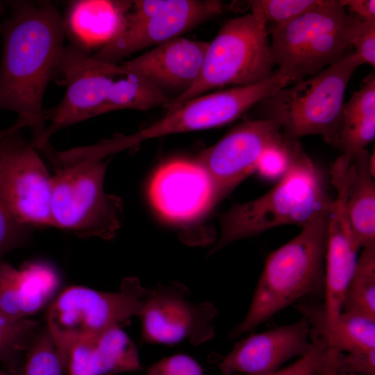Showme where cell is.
Returning a JSON list of instances; mask_svg holds the SVG:
<instances>
[{"mask_svg":"<svg viewBox=\"0 0 375 375\" xmlns=\"http://www.w3.org/2000/svg\"><path fill=\"white\" fill-rule=\"evenodd\" d=\"M350 44L355 48V52L364 64L367 63L374 67L375 20H365L356 17Z\"/></svg>","mask_w":375,"mask_h":375,"instance_id":"cell-33","label":"cell"},{"mask_svg":"<svg viewBox=\"0 0 375 375\" xmlns=\"http://www.w3.org/2000/svg\"><path fill=\"white\" fill-rule=\"evenodd\" d=\"M190 289L177 282L148 288L138 317L144 343L172 345L188 341L198 346L212 340L215 331L216 306L209 301L190 299Z\"/></svg>","mask_w":375,"mask_h":375,"instance_id":"cell-11","label":"cell"},{"mask_svg":"<svg viewBox=\"0 0 375 375\" xmlns=\"http://www.w3.org/2000/svg\"><path fill=\"white\" fill-rule=\"evenodd\" d=\"M288 84L287 78L275 71L269 78L256 84L200 95L168 110L162 118L135 133L108 140V147L113 153L146 140L224 126Z\"/></svg>","mask_w":375,"mask_h":375,"instance_id":"cell-9","label":"cell"},{"mask_svg":"<svg viewBox=\"0 0 375 375\" xmlns=\"http://www.w3.org/2000/svg\"><path fill=\"white\" fill-rule=\"evenodd\" d=\"M339 369L349 375H375V349L343 353Z\"/></svg>","mask_w":375,"mask_h":375,"instance_id":"cell-36","label":"cell"},{"mask_svg":"<svg viewBox=\"0 0 375 375\" xmlns=\"http://www.w3.org/2000/svg\"><path fill=\"white\" fill-rule=\"evenodd\" d=\"M274 65L264 19L252 11L229 19L208 42L197 81L164 108L173 109L215 88L264 81L274 73Z\"/></svg>","mask_w":375,"mask_h":375,"instance_id":"cell-7","label":"cell"},{"mask_svg":"<svg viewBox=\"0 0 375 375\" xmlns=\"http://www.w3.org/2000/svg\"><path fill=\"white\" fill-rule=\"evenodd\" d=\"M225 8L220 1L171 0L164 10L149 18L133 19L126 15L121 31L92 56L117 64L135 52L180 37Z\"/></svg>","mask_w":375,"mask_h":375,"instance_id":"cell-15","label":"cell"},{"mask_svg":"<svg viewBox=\"0 0 375 375\" xmlns=\"http://www.w3.org/2000/svg\"><path fill=\"white\" fill-rule=\"evenodd\" d=\"M297 308L308 322L311 333L328 349L340 353L375 349V319L342 311L334 321L327 323L323 305L301 303Z\"/></svg>","mask_w":375,"mask_h":375,"instance_id":"cell-20","label":"cell"},{"mask_svg":"<svg viewBox=\"0 0 375 375\" xmlns=\"http://www.w3.org/2000/svg\"><path fill=\"white\" fill-rule=\"evenodd\" d=\"M362 64L355 51H348L316 74L281 89L262 101L267 117L279 121L285 139L319 135L335 147L346 89Z\"/></svg>","mask_w":375,"mask_h":375,"instance_id":"cell-5","label":"cell"},{"mask_svg":"<svg viewBox=\"0 0 375 375\" xmlns=\"http://www.w3.org/2000/svg\"><path fill=\"white\" fill-rule=\"evenodd\" d=\"M66 361L47 328L41 329L27 351L22 375H62Z\"/></svg>","mask_w":375,"mask_h":375,"instance_id":"cell-26","label":"cell"},{"mask_svg":"<svg viewBox=\"0 0 375 375\" xmlns=\"http://www.w3.org/2000/svg\"><path fill=\"white\" fill-rule=\"evenodd\" d=\"M328 212L313 219L267 256L249 308L229 332L230 339L253 330L306 296L324 292Z\"/></svg>","mask_w":375,"mask_h":375,"instance_id":"cell-2","label":"cell"},{"mask_svg":"<svg viewBox=\"0 0 375 375\" xmlns=\"http://www.w3.org/2000/svg\"><path fill=\"white\" fill-rule=\"evenodd\" d=\"M283 139L279 121L267 117L238 124L203 150L197 161L211 178L216 203L256 172L258 161L268 147Z\"/></svg>","mask_w":375,"mask_h":375,"instance_id":"cell-12","label":"cell"},{"mask_svg":"<svg viewBox=\"0 0 375 375\" xmlns=\"http://www.w3.org/2000/svg\"><path fill=\"white\" fill-rule=\"evenodd\" d=\"M312 347L305 356L289 366L265 375H316L325 370L339 352L328 349L317 336L311 334Z\"/></svg>","mask_w":375,"mask_h":375,"instance_id":"cell-30","label":"cell"},{"mask_svg":"<svg viewBox=\"0 0 375 375\" xmlns=\"http://www.w3.org/2000/svg\"><path fill=\"white\" fill-rule=\"evenodd\" d=\"M332 200L317 167L295 140L290 165L276 185L261 197L235 204L222 215L220 235L210 254L277 226L302 228L328 212Z\"/></svg>","mask_w":375,"mask_h":375,"instance_id":"cell-3","label":"cell"},{"mask_svg":"<svg viewBox=\"0 0 375 375\" xmlns=\"http://www.w3.org/2000/svg\"><path fill=\"white\" fill-rule=\"evenodd\" d=\"M94 340L78 342L70 348L66 362L68 375H95L92 362Z\"/></svg>","mask_w":375,"mask_h":375,"instance_id":"cell-35","label":"cell"},{"mask_svg":"<svg viewBox=\"0 0 375 375\" xmlns=\"http://www.w3.org/2000/svg\"><path fill=\"white\" fill-rule=\"evenodd\" d=\"M365 149L350 158L347 210L360 249L375 244V183Z\"/></svg>","mask_w":375,"mask_h":375,"instance_id":"cell-21","label":"cell"},{"mask_svg":"<svg viewBox=\"0 0 375 375\" xmlns=\"http://www.w3.org/2000/svg\"><path fill=\"white\" fill-rule=\"evenodd\" d=\"M0 375H10V374L4 371L0 370Z\"/></svg>","mask_w":375,"mask_h":375,"instance_id":"cell-40","label":"cell"},{"mask_svg":"<svg viewBox=\"0 0 375 375\" xmlns=\"http://www.w3.org/2000/svg\"><path fill=\"white\" fill-rule=\"evenodd\" d=\"M310 326L302 317L294 323L251 333L237 342L219 364L224 375H265L307 354L312 347Z\"/></svg>","mask_w":375,"mask_h":375,"instance_id":"cell-17","label":"cell"},{"mask_svg":"<svg viewBox=\"0 0 375 375\" xmlns=\"http://www.w3.org/2000/svg\"><path fill=\"white\" fill-rule=\"evenodd\" d=\"M341 6L347 8L353 16L365 20H375L374 0H338Z\"/></svg>","mask_w":375,"mask_h":375,"instance_id":"cell-37","label":"cell"},{"mask_svg":"<svg viewBox=\"0 0 375 375\" xmlns=\"http://www.w3.org/2000/svg\"><path fill=\"white\" fill-rule=\"evenodd\" d=\"M92 362L95 375L142 370L138 349L120 326L107 329L94 340Z\"/></svg>","mask_w":375,"mask_h":375,"instance_id":"cell-23","label":"cell"},{"mask_svg":"<svg viewBox=\"0 0 375 375\" xmlns=\"http://www.w3.org/2000/svg\"><path fill=\"white\" fill-rule=\"evenodd\" d=\"M201 366L191 356L175 354L150 366L146 375H203Z\"/></svg>","mask_w":375,"mask_h":375,"instance_id":"cell-34","label":"cell"},{"mask_svg":"<svg viewBox=\"0 0 375 375\" xmlns=\"http://www.w3.org/2000/svg\"><path fill=\"white\" fill-rule=\"evenodd\" d=\"M328 368V367L325 370H324V371L326 372V371L327 370ZM324 371H323L322 372H320V373L316 374V375H323V374L324 373Z\"/></svg>","mask_w":375,"mask_h":375,"instance_id":"cell-41","label":"cell"},{"mask_svg":"<svg viewBox=\"0 0 375 375\" xmlns=\"http://www.w3.org/2000/svg\"><path fill=\"white\" fill-rule=\"evenodd\" d=\"M208 45V42L173 38L120 65L122 76L137 74L162 89L183 88V92L199 77Z\"/></svg>","mask_w":375,"mask_h":375,"instance_id":"cell-18","label":"cell"},{"mask_svg":"<svg viewBox=\"0 0 375 375\" xmlns=\"http://www.w3.org/2000/svg\"><path fill=\"white\" fill-rule=\"evenodd\" d=\"M356 19L338 0H320L292 21L268 28L274 65L292 83L316 74L349 51Z\"/></svg>","mask_w":375,"mask_h":375,"instance_id":"cell-6","label":"cell"},{"mask_svg":"<svg viewBox=\"0 0 375 375\" xmlns=\"http://www.w3.org/2000/svg\"><path fill=\"white\" fill-rule=\"evenodd\" d=\"M25 126L21 123L19 121H16L12 126L10 127L0 131V139L5 137L6 135H8L9 133H10L12 131L16 129V128H23Z\"/></svg>","mask_w":375,"mask_h":375,"instance_id":"cell-38","label":"cell"},{"mask_svg":"<svg viewBox=\"0 0 375 375\" xmlns=\"http://www.w3.org/2000/svg\"><path fill=\"white\" fill-rule=\"evenodd\" d=\"M147 292L135 276L124 278L115 292L70 286L49 306L46 328L67 362L73 345L94 340L107 329L139 317Z\"/></svg>","mask_w":375,"mask_h":375,"instance_id":"cell-8","label":"cell"},{"mask_svg":"<svg viewBox=\"0 0 375 375\" xmlns=\"http://www.w3.org/2000/svg\"><path fill=\"white\" fill-rule=\"evenodd\" d=\"M131 6L129 1H74L64 19L65 30L85 50L102 47L121 31Z\"/></svg>","mask_w":375,"mask_h":375,"instance_id":"cell-19","label":"cell"},{"mask_svg":"<svg viewBox=\"0 0 375 375\" xmlns=\"http://www.w3.org/2000/svg\"><path fill=\"white\" fill-rule=\"evenodd\" d=\"M1 26L3 47L0 69V110L18 115L31 129V144L45 151L46 88L60 71L64 50L65 21L50 1L14 2Z\"/></svg>","mask_w":375,"mask_h":375,"instance_id":"cell-1","label":"cell"},{"mask_svg":"<svg viewBox=\"0 0 375 375\" xmlns=\"http://www.w3.org/2000/svg\"><path fill=\"white\" fill-rule=\"evenodd\" d=\"M51 176L52 226L82 238H114L124 218L122 199L104 189L107 162L55 153Z\"/></svg>","mask_w":375,"mask_h":375,"instance_id":"cell-4","label":"cell"},{"mask_svg":"<svg viewBox=\"0 0 375 375\" xmlns=\"http://www.w3.org/2000/svg\"><path fill=\"white\" fill-rule=\"evenodd\" d=\"M40 330L36 321L12 320L0 313V362H13L28 351Z\"/></svg>","mask_w":375,"mask_h":375,"instance_id":"cell-27","label":"cell"},{"mask_svg":"<svg viewBox=\"0 0 375 375\" xmlns=\"http://www.w3.org/2000/svg\"><path fill=\"white\" fill-rule=\"evenodd\" d=\"M295 140L283 137V140L268 147L261 154L256 172L269 181L281 179L290 165Z\"/></svg>","mask_w":375,"mask_h":375,"instance_id":"cell-31","label":"cell"},{"mask_svg":"<svg viewBox=\"0 0 375 375\" xmlns=\"http://www.w3.org/2000/svg\"><path fill=\"white\" fill-rule=\"evenodd\" d=\"M22 129L0 139V190L18 222L31 228L52 226L51 176Z\"/></svg>","mask_w":375,"mask_h":375,"instance_id":"cell-10","label":"cell"},{"mask_svg":"<svg viewBox=\"0 0 375 375\" xmlns=\"http://www.w3.org/2000/svg\"><path fill=\"white\" fill-rule=\"evenodd\" d=\"M351 159L342 153L331 165L335 189L327 217L324 319L334 321L342 311L346 288L357 261L358 246L348 216L346 201Z\"/></svg>","mask_w":375,"mask_h":375,"instance_id":"cell-13","label":"cell"},{"mask_svg":"<svg viewBox=\"0 0 375 375\" xmlns=\"http://www.w3.org/2000/svg\"><path fill=\"white\" fill-rule=\"evenodd\" d=\"M320 0H253L251 11L258 14L267 29L284 25L314 8Z\"/></svg>","mask_w":375,"mask_h":375,"instance_id":"cell-28","label":"cell"},{"mask_svg":"<svg viewBox=\"0 0 375 375\" xmlns=\"http://www.w3.org/2000/svg\"><path fill=\"white\" fill-rule=\"evenodd\" d=\"M0 313L12 320L26 318L22 272L3 260L0 262Z\"/></svg>","mask_w":375,"mask_h":375,"instance_id":"cell-29","label":"cell"},{"mask_svg":"<svg viewBox=\"0 0 375 375\" xmlns=\"http://www.w3.org/2000/svg\"><path fill=\"white\" fill-rule=\"evenodd\" d=\"M323 375H349L341 372L338 367H333L326 371Z\"/></svg>","mask_w":375,"mask_h":375,"instance_id":"cell-39","label":"cell"},{"mask_svg":"<svg viewBox=\"0 0 375 375\" xmlns=\"http://www.w3.org/2000/svg\"><path fill=\"white\" fill-rule=\"evenodd\" d=\"M149 195L158 213L175 222L194 220L217 204L207 171L198 161L188 160L161 165L151 178Z\"/></svg>","mask_w":375,"mask_h":375,"instance_id":"cell-16","label":"cell"},{"mask_svg":"<svg viewBox=\"0 0 375 375\" xmlns=\"http://www.w3.org/2000/svg\"><path fill=\"white\" fill-rule=\"evenodd\" d=\"M342 311L375 319V244L362 248L346 288Z\"/></svg>","mask_w":375,"mask_h":375,"instance_id":"cell-25","label":"cell"},{"mask_svg":"<svg viewBox=\"0 0 375 375\" xmlns=\"http://www.w3.org/2000/svg\"><path fill=\"white\" fill-rule=\"evenodd\" d=\"M121 76L115 80L94 117L117 110H147L158 106L164 108L171 100L162 88L143 76L134 74Z\"/></svg>","mask_w":375,"mask_h":375,"instance_id":"cell-24","label":"cell"},{"mask_svg":"<svg viewBox=\"0 0 375 375\" xmlns=\"http://www.w3.org/2000/svg\"><path fill=\"white\" fill-rule=\"evenodd\" d=\"M60 72L65 78L66 92L60 103L48 112L51 122L46 128L45 141L67 126L93 117L106 99L116 76H122L120 66L90 56L74 44L65 47Z\"/></svg>","mask_w":375,"mask_h":375,"instance_id":"cell-14","label":"cell"},{"mask_svg":"<svg viewBox=\"0 0 375 375\" xmlns=\"http://www.w3.org/2000/svg\"><path fill=\"white\" fill-rule=\"evenodd\" d=\"M374 137L375 76L370 73L344 104L335 147L351 158L365 149Z\"/></svg>","mask_w":375,"mask_h":375,"instance_id":"cell-22","label":"cell"},{"mask_svg":"<svg viewBox=\"0 0 375 375\" xmlns=\"http://www.w3.org/2000/svg\"><path fill=\"white\" fill-rule=\"evenodd\" d=\"M31 230L13 217L0 190V262L8 252L29 241Z\"/></svg>","mask_w":375,"mask_h":375,"instance_id":"cell-32","label":"cell"}]
</instances>
